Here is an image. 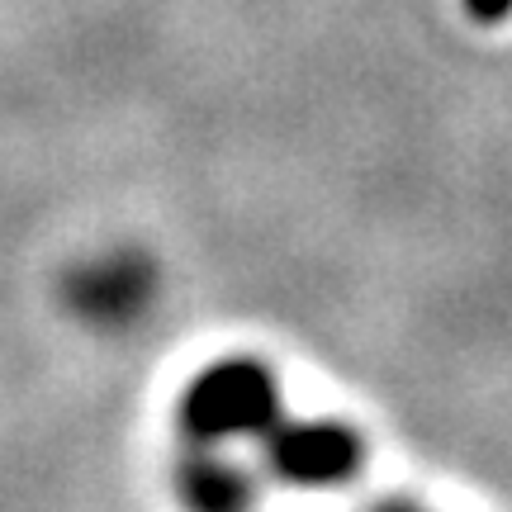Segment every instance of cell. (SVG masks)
<instances>
[{
  "instance_id": "obj_1",
  "label": "cell",
  "mask_w": 512,
  "mask_h": 512,
  "mask_svg": "<svg viewBox=\"0 0 512 512\" xmlns=\"http://www.w3.org/2000/svg\"><path fill=\"white\" fill-rule=\"evenodd\" d=\"M275 422H280V384L252 356H233L200 370L181 394V432L200 446L266 437Z\"/></svg>"
},
{
  "instance_id": "obj_2",
  "label": "cell",
  "mask_w": 512,
  "mask_h": 512,
  "mask_svg": "<svg viewBox=\"0 0 512 512\" xmlns=\"http://www.w3.org/2000/svg\"><path fill=\"white\" fill-rule=\"evenodd\" d=\"M266 460L271 470L294 489H332V484H347L361 460L366 446L351 432L347 422H275L266 432Z\"/></svg>"
},
{
  "instance_id": "obj_3",
  "label": "cell",
  "mask_w": 512,
  "mask_h": 512,
  "mask_svg": "<svg viewBox=\"0 0 512 512\" xmlns=\"http://www.w3.org/2000/svg\"><path fill=\"white\" fill-rule=\"evenodd\" d=\"M67 299L91 323H105V328L110 323H128L152 299V271H147L143 256H133V252L100 256V261H86L81 271H72Z\"/></svg>"
},
{
  "instance_id": "obj_4",
  "label": "cell",
  "mask_w": 512,
  "mask_h": 512,
  "mask_svg": "<svg viewBox=\"0 0 512 512\" xmlns=\"http://www.w3.org/2000/svg\"><path fill=\"white\" fill-rule=\"evenodd\" d=\"M176 489H181V503L190 512H247L252 508V479L219 456L185 460L181 475H176Z\"/></svg>"
},
{
  "instance_id": "obj_5",
  "label": "cell",
  "mask_w": 512,
  "mask_h": 512,
  "mask_svg": "<svg viewBox=\"0 0 512 512\" xmlns=\"http://www.w3.org/2000/svg\"><path fill=\"white\" fill-rule=\"evenodd\" d=\"M465 10L479 19V24H503L512 15V0H465Z\"/></svg>"
},
{
  "instance_id": "obj_6",
  "label": "cell",
  "mask_w": 512,
  "mask_h": 512,
  "mask_svg": "<svg viewBox=\"0 0 512 512\" xmlns=\"http://www.w3.org/2000/svg\"><path fill=\"white\" fill-rule=\"evenodd\" d=\"M380 512H418V508H403V503H394V508H380Z\"/></svg>"
}]
</instances>
